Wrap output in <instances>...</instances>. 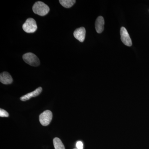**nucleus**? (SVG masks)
Listing matches in <instances>:
<instances>
[{"mask_svg": "<svg viewBox=\"0 0 149 149\" xmlns=\"http://www.w3.org/2000/svg\"><path fill=\"white\" fill-rule=\"evenodd\" d=\"M42 87H39L36 89L35 91L22 96L20 97V100L22 101H26L30 100L31 98L39 95L40 93H42Z\"/></svg>", "mask_w": 149, "mask_h": 149, "instance_id": "0eeeda50", "label": "nucleus"}, {"mask_svg": "<svg viewBox=\"0 0 149 149\" xmlns=\"http://www.w3.org/2000/svg\"></svg>", "mask_w": 149, "mask_h": 149, "instance_id": "4468645a", "label": "nucleus"}, {"mask_svg": "<svg viewBox=\"0 0 149 149\" xmlns=\"http://www.w3.org/2000/svg\"><path fill=\"white\" fill-rule=\"evenodd\" d=\"M76 147L77 149H83V144L81 141H77L76 143Z\"/></svg>", "mask_w": 149, "mask_h": 149, "instance_id": "ddd939ff", "label": "nucleus"}, {"mask_svg": "<svg viewBox=\"0 0 149 149\" xmlns=\"http://www.w3.org/2000/svg\"><path fill=\"white\" fill-rule=\"evenodd\" d=\"M0 81L5 85H9L13 83V80L10 74L8 72H3L0 74Z\"/></svg>", "mask_w": 149, "mask_h": 149, "instance_id": "6e6552de", "label": "nucleus"}, {"mask_svg": "<svg viewBox=\"0 0 149 149\" xmlns=\"http://www.w3.org/2000/svg\"><path fill=\"white\" fill-rule=\"evenodd\" d=\"M22 29L27 33H34L37 30V23L34 19L28 18L22 25Z\"/></svg>", "mask_w": 149, "mask_h": 149, "instance_id": "7ed1b4c3", "label": "nucleus"}, {"mask_svg": "<svg viewBox=\"0 0 149 149\" xmlns=\"http://www.w3.org/2000/svg\"><path fill=\"white\" fill-rule=\"evenodd\" d=\"M85 35H86V30L85 28L83 27L77 28L73 33L74 38L81 42H83L85 40Z\"/></svg>", "mask_w": 149, "mask_h": 149, "instance_id": "423d86ee", "label": "nucleus"}, {"mask_svg": "<svg viewBox=\"0 0 149 149\" xmlns=\"http://www.w3.org/2000/svg\"><path fill=\"white\" fill-rule=\"evenodd\" d=\"M23 60L27 64L32 66H39L40 64V61L37 56L32 53L29 52L23 55Z\"/></svg>", "mask_w": 149, "mask_h": 149, "instance_id": "f03ea898", "label": "nucleus"}, {"mask_svg": "<svg viewBox=\"0 0 149 149\" xmlns=\"http://www.w3.org/2000/svg\"><path fill=\"white\" fill-rule=\"evenodd\" d=\"M59 1L63 6L68 8L71 7L76 2L75 0H60Z\"/></svg>", "mask_w": 149, "mask_h": 149, "instance_id": "9d476101", "label": "nucleus"}, {"mask_svg": "<svg viewBox=\"0 0 149 149\" xmlns=\"http://www.w3.org/2000/svg\"><path fill=\"white\" fill-rule=\"evenodd\" d=\"M34 13L40 16H45L49 13V8L47 4L41 1H37L34 4L32 7Z\"/></svg>", "mask_w": 149, "mask_h": 149, "instance_id": "f257e3e1", "label": "nucleus"}, {"mask_svg": "<svg viewBox=\"0 0 149 149\" xmlns=\"http://www.w3.org/2000/svg\"><path fill=\"white\" fill-rule=\"evenodd\" d=\"M104 20L102 16H99L95 22V29L98 33H101L104 29Z\"/></svg>", "mask_w": 149, "mask_h": 149, "instance_id": "1a4fd4ad", "label": "nucleus"}, {"mask_svg": "<svg viewBox=\"0 0 149 149\" xmlns=\"http://www.w3.org/2000/svg\"><path fill=\"white\" fill-rule=\"evenodd\" d=\"M52 113L50 110L45 111L40 115L39 120L41 124L43 126L49 125L52 119Z\"/></svg>", "mask_w": 149, "mask_h": 149, "instance_id": "20e7f679", "label": "nucleus"}, {"mask_svg": "<svg viewBox=\"0 0 149 149\" xmlns=\"http://www.w3.org/2000/svg\"><path fill=\"white\" fill-rule=\"evenodd\" d=\"M0 116L1 117H8L9 116V113L5 110L0 109Z\"/></svg>", "mask_w": 149, "mask_h": 149, "instance_id": "f8f14e48", "label": "nucleus"}, {"mask_svg": "<svg viewBox=\"0 0 149 149\" xmlns=\"http://www.w3.org/2000/svg\"><path fill=\"white\" fill-rule=\"evenodd\" d=\"M120 37L122 42L125 45L130 47L132 46V43L129 34L127 29L124 27H121L120 30Z\"/></svg>", "mask_w": 149, "mask_h": 149, "instance_id": "39448f33", "label": "nucleus"}, {"mask_svg": "<svg viewBox=\"0 0 149 149\" xmlns=\"http://www.w3.org/2000/svg\"><path fill=\"white\" fill-rule=\"evenodd\" d=\"M53 143L55 149H65L62 142L58 138H55L54 139Z\"/></svg>", "mask_w": 149, "mask_h": 149, "instance_id": "9b49d317", "label": "nucleus"}]
</instances>
